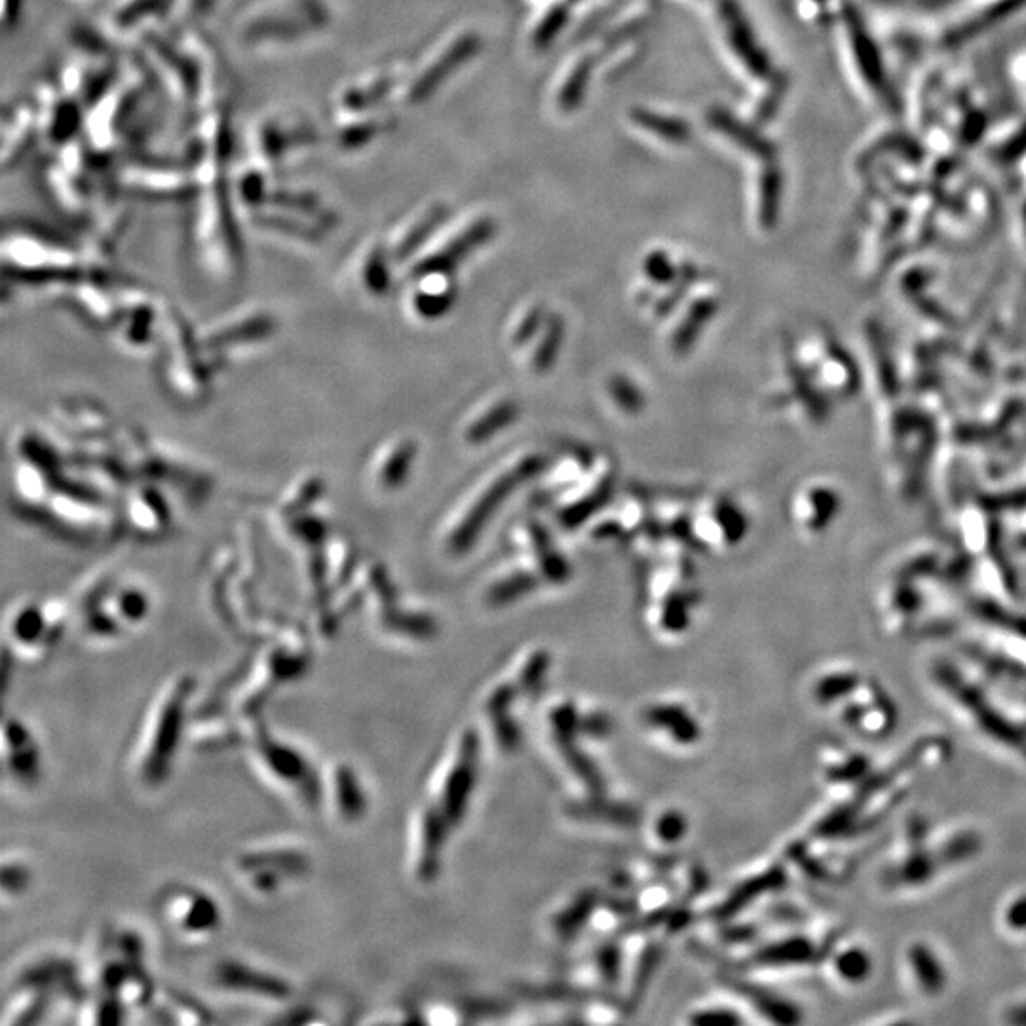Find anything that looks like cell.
I'll use <instances>...</instances> for the list:
<instances>
[{
    "mask_svg": "<svg viewBox=\"0 0 1026 1026\" xmlns=\"http://www.w3.org/2000/svg\"><path fill=\"white\" fill-rule=\"evenodd\" d=\"M538 464L540 462L534 456H529L515 462L512 468L504 470L502 474L496 475L474 502L466 506V512L460 513V517L455 519V525L447 534L449 548L453 551L466 550L474 542L477 532L481 531L485 519L493 515L494 508L508 496L515 485H519V481H523V477H529L538 468Z\"/></svg>",
    "mask_w": 1026,
    "mask_h": 1026,
    "instance_id": "3957f363",
    "label": "cell"
},
{
    "mask_svg": "<svg viewBox=\"0 0 1026 1026\" xmlns=\"http://www.w3.org/2000/svg\"><path fill=\"white\" fill-rule=\"evenodd\" d=\"M255 751L266 770L285 785H291L304 804L316 806L320 800V781L312 766L297 749L282 741L272 740L265 728L255 732Z\"/></svg>",
    "mask_w": 1026,
    "mask_h": 1026,
    "instance_id": "277c9868",
    "label": "cell"
},
{
    "mask_svg": "<svg viewBox=\"0 0 1026 1026\" xmlns=\"http://www.w3.org/2000/svg\"><path fill=\"white\" fill-rule=\"evenodd\" d=\"M143 99V86L139 82H126L111 90L97 105L94 118V137L99 147H111L120 133L139 113Z\"/></svg>",
    "mask_w": 1026,
    "mask_h": 1026,
    "instance_id": "8992f818",
    "label": "cell"
},
{
    "mask_svg": "<svg viewBox=\"0 0 1026 1026\" xmlns=\"http://www.w3.org/2000/svg\"><path fill=\"white\" fill-rule=\"evenodd\" d=\"M709 122L713 124V128H717L719 132L728 135L736 143H740L741 147H745L747 151L755 152V154H760V156H770L772 154L770 145L760 135L751 132L747 126L740 124L730 114L722 113V111H711L709 113Z\"/></svg>",
    "mask_w": 1026,
    "mask_h": 1026,
    "instance_id": "4316f807",
    "label": "cell"
},
{
    "mask_svg": "<svg viewBox=\"0 0 1026 1026\" xmlns=\"http://www.w3.org/2000/svg\"><path fill=\"white\" fill-rule=\"evenodd\" d=\"M6 764L19 781H35L38 776V749L29 730L19 721L4 724Z\"/></svg>",
    "mask_w": 1026,
    "mask_h": 1026,
    "instance_id": "2e32d148",
    "label": "cell"
},
{
    "mask_svg": "<svg viewBox=\"0 0 1026 1026\" xmlns=\"http://www.w3.org/2000/svg\"><path fill=\"white\" fill-rule=\"evenodd\" d=\"M494 225L489 219H483L475 223L474 227L466 228L458 238L451 240L441 251L430 255L428 259H422L418 263L415 272L417 274H428V272H447L449 268L462 261L474 247L481 246L485 240L493 236Z\"/></svg>",
    "mask_w": 1026,
    "mask_h": 1026,
    "instance_id": "5bb4252c",
    "label": "cell"
},
{
    "mask_svg": "<svg viewBox=\"0 0 1026 1026\" xmlns=\"http://www.w3.org/2000/svg\"><path fill=\"white\" fill-rule=\"evenodd\" d=\"M114 607L120 614L118 618H122L128 624H139L149 612V599L141 589L124 588L116 593Z\"/></svg>",
    "mask_w": 1026,
    "mask_h": 1026,
    "instance_id": "4dcf8cb0",
    "label": "cell"
},
{
    "mask_svg": "<svg viewBox=\"0 0 1026 1026\" xmlns=\"http://www.w3.org/2000/svg\"><path fill=\"white\" fill-rule=\"evenodd\" d=\"M56 627H52L46 610L35 605H21L10 618V635L19 646H35L48 639Z\"/></svg>",
    "mask_w": 1026,
    "mask_h": 1026,
    "instance_id": "ffe728a7",
    "label": "cell"
},
{
    "mask_svg": "<svg viewBox=\"0 0 1026 1026\" xmlns=\"http://www.w3.org/2000/svg\"><path fill=\"white\" fill-rule=\"evenodd\" d=\"M171 916L177 928L185 933H209L221 924L217 903L206 893H181L171 903Z\"/></svg>",
    "mask_w": 1026,
    "mask_h": 1026,
    "instance_id": "7c38bea8",
    "label": "cell"
},
{
    "mask_svg": "<svg viewBox=\"0 0 1026 1026\" xmlns=\"http://www.w3.org/2000/svg\"><path fill=\"white\" fill-rule=\"evenodd\" d=\"M721 18L728 33V42L732 44L734 52L743 59V63H747L749 71L759 76L768 75V61L757 48L747 23L741 18L738 6L732 0H721Z\"/></svg>",
    "mask_w": 1026,
    "mask_h": 1026,
    "instance_id": "9a60e30c",
    "label": "cell"
},
{
    "mask_svg": "<svg viewBox=\"0 0 1026 1026\" xmlns=\"http://www.w3.org/2000/svg\"><path fill=\"white\" fill-rule=\"evenodd\" d=\"M779 173L778 170L764 171L760 183V223L764 227H772L778 215Z\"/></svg>",
    "mask_w": 1026,
    "mask_h": 1026,
    "instance_id": "1f68e13d",
    "label": "cell"
},
{
    "mask_svg": "<svg viewBox=\"0 0 1026 1026\" xmlns=\"http://www.w3.org/2000/svg\"><path fill=\"white\" fill-rule=\"evenodd\" d=\"M631 116H633V120L637 124H641L648 132L660 135L665 141L684 143V141L690 139V126L686 122L677 120V118H667V116H660V114L648 113V111H643V109L633 111Z\"/></svg>",
    "mask_w": 1026,
    "mask_h": 1026,
    "instance_id": "f1b7e54d",
    "label": "cell"
},
{
    "mask_svg": "<svg viewBox=\"0 0 1026 1026\" xmlns=\"http://www.w3.org/2000/svg\"><path fill=\"white\" fill-rule=\"evenodd\" d=\"M316 141L314 126L299 114H270L253 130V149L263 162H280L287 154Z\"/></svg>",
    "mask_w": 1026,
    "mask_h": 1026,
    "instance_id": "5b68a950",
    "label": "cell"
},
{
    "mask_svg": "<svg viewBox=\"0 0 1026 1026\" xmlns=\"http://www.w3.org/2000/svg\"><path fill=\"white\" fill-rule=\"evenodd\" d=\"M417 447L409 439H394L386 443L371 460L369 477L382 491L398 489L413 466Z\"/></svg>",
    "mask_w": 1026,
    "mask_h": 1026,
    "instance_id": "9c48e42d",
    "label": "cell"
},
{
    "mask_svg": "<svg viewBox=\"0 0 1026 1026\" xmlns=\"http://www.w3.org/2000/svg\"><path fill=\"white\" fill-rule=\"evenodd\" d=\"M589 75H591V59L580 61L574 71L570 73L565 86L559 92V105L565 111H572L582 101V95L588 88Z\"/></svg>",
    "mask_w": 1026,
    "mask_h": 1026,
    "instance_id": "f546056e",
    "label": "cell"
},
{
    "mask_svg": "<svg viewBox=\"0 0 1026 1026\" xmlns=\"http://www.w3.org/2000/svg\"><path fill=\"white\" fill-rule=\"evenodd\" d=\"M352 276H354L356 284L360 285L365 293H371V295L384 293L386 287L390 284L384 247L377 246V244H367L363 249H360V253H358V257L354 261Z\"/></svg>",
    "mask_w": 1026,
    "mask_h": 1026,
    "instance_id": "d6986e66",
    "label": "cell"
},
{
    "mask_svg": "<svg viewBox=\"0 0 1026 1026\" xmlns=\"http://www.w3.org/2000/svg\"><path fill=\"white\" fill-rule=\"evenodd\" d=\"M445 215H447V211H445V208H439V206L430 209L426 215H422L417 223L413 227L407 228L403 232V236L392 246V251H390L392 259L403 261L409 255H413L415 249L439 227V223L445 219Z\"/></svg>",
    "mask_w": 1026,
    "mask_h": 1026,
    "instance_id": "d4e9b609",
    "label": "cell"
},
{
    "mask_svg": "<svg viewBox=\"0 0 1026 1026\" xmlns=\"http://www.w3.org/2000/svg\"><path fill=\"white\" fill-rule=\"evenodd\" d=\"M272 329V318L266 316V314H259L257 310L253 312H247L244 316H236L228 322L221 323L215 331H211L209 335L208 344H238L236 341H253V339H261L263 335H266L268 331Z\"/></svg>",
    "mask_w": 1026,
    "mask_h": 1026,
    "instance_id": "44dd1931",
    "label": "cell"
},
{
    "mask_svg": "<svg viewBox=\"0 0 1026 1026\" xmlns=\"http://www.w3.org/2000/svg\"><path fill=\"white\" fill-rule=\"evenodd\" d=\"M517 413V407L513 401H496L493 407L485 409L479 417L475 418L474 422L466 428V437L474 443L479 441H485L489 437L494 436L496 430H504L513 417Z\"/></svg>",
    "mask_w": 1026,
    "mask_h": 1026,
    "instance_id": "484cf974",
    "label": "cell"
},
{
    "mask_svg": "<svg viewBox=\"0 0 1026 1026\" xmlns=\"http://www.w3.org/2000/svg\"><path fill=\"white\" fill-rule=\"evenodd\" d=\"M646 272L652 280H656L658 284H667L673 280L675 276V268L671 265V261L667 259L665 253H652L648 259H646Z\"/></svg>",
    "mask_w": 1026,
    "mask_h": 1026,
    "instance_id": "e575fe53",
    "label": "cell"
},
{
    "mask_svg": "<svg viewBox=\"0 0 1026 1026\" xmlns=\"http://www.w3.org/2000/svg\"><path fill=\"white\" fill-rule=\"evenodd\" d=\"M171 0H116L109 12V27L122 33L141 23L143 19L154 18L168 8Z\"/></svg>",
    "mask_w": 1026,
    "mask_h": 1026,
    "instance_id": "603a6c76",
    "label": "cell"
},
{
    "mask_svg": "<svg viewBox=\"0 0 1026 1026\" xmlns=\"http://www.w3.org/2000/svg\"><path fill=\"white\" fill-rule=\"evenodd\" d=\"M95 56L97 54H90L86 59H78L65 71L63 86L67 94L73 95L80 105L103 99L109 94V86L116 78L113 61Z\"/></svg>",
    "mask_w": 1026,
    "mask_h": 1026,
    "instance_id": "ba28073f",
    "label": "cell"
},
{
    "mask_svg": "<svg viewBox=\"0 0 1026 1026\" xmlns=\"http://www.w3.org/2000/svg\"><path fill=\"white\" fill-rule=\"evenodd\" d=\"M477 46H479V40L475 35H468V37L460 38L458 42H455L443 56L430 65V69L426 73L418 76L417 82L409 90V101L411 103L424 101L447 76L455 71L458 65H462L468 57L474 56Z\"/></svg>",
    "mask_w": 1026,
    "mask_h": 1026,
    "instance_id": "4fadbf2b",
    "label": "cell"
},
{
    "mask_svg": "<svg viewBox=\"0 0 1026 1026\" xmlns=\"http://www.w3.org/2000/svg\"><path fill=\"white\" fill-rule=\"evenodd\" d=\"M325 21L320 0H266L240 25L242 40L274 42L318 31Z\"/></svg>",
    "mask_w": 1026,
    "mask_h": 1026,
    "instance_id": "7a4b0ae2",
    "label": "cell"
},
{
    "mask_svg": "<svg viewBox=\"0 0 1026 1026\" xmlns=\"http://www.w3.org/2000/svg\"><path fill=\"white\" fill-rule=\"evenodd\" d=\"M128 189L149 198H185L194 185L185 173L166 170L132 171L126 175Z\"/></svg>",
    "mask_w": 1026,
    "mask_h": 1026,
    "instance_id": "e0dca14e",
    "label": "cell"
},
{
    "mask_svg": "<svg viewBox=\"0 0 1026 1026\" xmlns=\"http://www.w3.org/2000/svg\"><path fill=\"white\" fill-rule=\"evenodd\" d=\"M451 304V291L443 284L422 282L411 297V308L422 320H432L441 316Z\"/></svg>",
    "mask_w": 1026,
    "mask_h": 1026,
    "instance_id": "83f0119b",
    "label": "cell"
},
{
    "mask_svg": "<svg viewBox=\"0 0 1026 1026\" xmlns=\"http://www.w3.org/2000/svg\"><path fill=\"white\" fill-rule=\"evenodd\" d=\"M217 981L223 987L232 990L251 992L257 996H265L270 1000H285L291 996V987L284 979L270 975L259 969L249 968L246 964L236 962H225L217 969Z\"/></svg>",
    "mask_w": 1026,
    "mask_h": 1026,
    "instance_id": "8fae6325",
    "label": "cell"
},
{
    "mask_svg": "<svg viewBox=\"0 0 1026 1026\" xmlns=\"http://www.w3.org/2000/svg\"><path fill=\"white\" fill-rule=\"evenodd\" d=\"M333 795L337 812L344 821H356L363 816L367 808V800L363 795L360 781L350 766H337L333 772Z\"/></svg>",
    "mask_w": 1026,
    "mask_h": 1026,
    "instance_id": "7402d4cb",
    "label": "cell"
},
{
    "mask_svg": "<svg viewBox=\"0 0 1026 1026\" xmlns=\"http://www.w3.org/2000/svg\"><path fill=\"white\" fill-rule=\"evenodd\" d=\"M379 132V126L371 120H360L354 122L350 116L342 122L337 130V141L344 149H356L365 143H369Z\"/></svg>",
    "mask_w": 1026,
    "mask_h": 1026,
    "instance_id": "d6a6232c",
    "label": "cell"
},
{
    "mask_svg": "<svg viewBox=\"0 0 1026 1026\" xmlns=\"http://www.w3.org/2000/svg\"><path fill=\"white\" fill-rule=\"evenodd\" d=\"M29 884V873L21 865H4L2 871V886L6 892H23Z\"/></svg>",
    "mask_w": 1026,
    "mask_h": 1026,
    "instance_id": "d590c367",
    "label": "cell"
},
{
    "mask_svg": "<svg viewBox=\"0 0 1026 1026\" xmlns=\"http://www.w3.org/2000/svg\"><path fill=\"white\" fill-rule=\"evenodd\" d=\"M192 694V679L183 677L173 684L166 698L160 703L154 722H152L149 738L145 743L143 759H141V778L149 785L162 783L170 774L171 762L175 757L177 745L183 734L187 703Z\"/></svg>",
    "mask_w": 1026,
    "mask_h": 1026,
    "instance_id": "6da1fadb",
    "label": "cell"
},
{
    "mask_svg": "<svg viewBox=\"0 0 1026 1026\" xmlns=\"http://www.w3.org/2000/svg\"><path fill=\"white\" fill-rule=\"evenodd\" d=\"M73 95L46 92L38 111V130L50 143H65L76 132L80 109Z\"/></svg>",
    "mask_w": 1026,
    "mask_h": 1026,
    "instance_id": "30bf717a",
    "label": "cell"
},
{
    "mask_svg": "<svg viewBox=\"0 0 1026 1026\" xmlns=\"http://www.w3.org/2000/svg\"><path fill=\"white\" fill-rule=\"evenodd\" d=\"M130 515L133 519V527L139 531L154 532L162 531L166 527V512L156 493L149 489H141L133 494L130 502Z\"/></svg>",
    "mask_w": 1026,
    "mask_h": 1026,
    "instance_id": "cb8c5ba5",
    "label": "cell"
},
{
    "mask_svg": "<svg viewBox=\"0 0 1026 1026\" xmlns=\"http://www.w3.org/2000/svg\"><path fill=\"white\" fill-rule=\"evenodd\" d=\"M567 16H569L567 6H557L553 12H550V16L544 19V23L538 27L534 42H536L538 46H546V44H550L553 37H555V35L561 31V27L565 25Z\"/></svg>",
    "mask_w": 1026,
    "mask_h": 1026,
    "instance_id": "836d02e7",
    "label": "cell"
},
{
    "mask_svg": "<svg viewBox=\"0 0 1026 1026\" xmlns=\"http://www.w3.org/2000/svg\"><path fill=\"white\" fill-rule=\"evenodd\" d=\"M38 130V114L33 113L27 105L14 107V113L6 114L4 122V168L8 170L12 164H18L23 154L31 147Z\"/></svg>",
    "mask_w": 1026,
    "mask_h": 1026,
    "instance_id": "ac0fdd59",
    "label": "cell"
},
{
    "mask_svg": "<svg viewBox=\"0 0 1026 1026\" xmlns=\"http://www.w3.org/2000/svg\"><path fill=\"white\" fill-rule=\"evenodd\" d=\"M149 50L151 56L156 59L158 73L166 76V82L170 84V92L179 101H190L200 90V76L202 71L198 69V54L190 50L189 54H183L177 46L166 42L158 35L149 37Z\"/></svg>",
    "mask_w": 1026,
    "mask_h": 1026,
    "instance_id": "52a82bcc",
    "label": "cell"
}]
</instances>
